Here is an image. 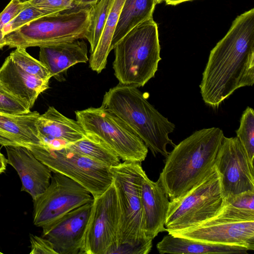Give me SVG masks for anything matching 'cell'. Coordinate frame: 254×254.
<instances>
[{
	"label": "cell",
	"instance_id": "25",
	"mask_svg": "<svg viewBox=\"0 0 254 254\" xmlns=\"http://www.w3.org/2000/svg\"><path fill=\"white\" fill-rule=\"evenodd\" d=\"M215 217L234 221H254V191H248L226 199Z\"/></svg>",
	"mask_w": 254,
	"mask_h": 254
},
{
	"label": "cell",
	"instance_id": "11",
	"mask_svg": "<svg viewBox=\"0 0 254 254\" xmlns=\"http://www.w3.org/2000/svg\"><path fill=\"white\" fill-rule=\"evenodd\" d=\"M47 189L33 200L34 224L42 227L72 210L93 200L82 185L59 173L53 172Z\"/></svg>",
	"mask_w": 254,
	"mask_h": 254
},
{
	"label": "cell",
	"instance_id": "21",
	"mask_svg": "<svg viewBox=\"0 0 254 254\" xmlns=\"http://www.w3.org/2000/svg\"><path fill=\"white\" fill-rule=\"evenodd\" d=\"M161 254H247L246 247L236 245L214 244L174 236H165L156 245Z\"/></svg>",
	"mask_w": 254,
	"mask_h": 254
},
{
	"label": "cell",
	"instance_id": "16",
	"mask_svg": "<svg viewBox=\"0 0 254 254\" xmlns=\"http://www.w3.org/2000/svg\"><path fill=\"white\" fill-rule=\"evenodd\" d=\"M37 127L42 145L53 149H60L75 142L86 135V132L76 120L69 119L50 106L39 115Z\"/></svg>",
	"mask_w": 254,
	"mask_h": 254
},
{
	"label": "cell",
	"instance_id": "2",
	"mask_svg": "<svg viewBox=\"0 0 254 254\" xmlns=\"http://www.w3.org/2000/svg\"><path fill=\"white\" fill-rule=\"evenodd\" d=\"M224 136L219 127L204 128L174 147L157 180L170 200L185 194L211 172Z\"/></svg>",
	"mask_w": 254,
	"mask_h": 254
},
{
	"label": "cell",
	"instance_id": "7",
	"mask_svg": "<svg viewBox=\"0 0 254 254\" xmlns=\"http://www.w3.org/2000/svg\"><path fill=\"white\" fill-rule=\"evenodd\" d=\"M226 203L220 177L211 172L185 194L169 201L165 223L169 234L195 227L215 217Z\"/></svg>",
	"mask_w": 254,
	"mask_h": 254
},
{
	"label": "cell",
	"instance_id": "37",
	"mask_svg": "<svg viewBox=\"0 0 254 254\" xmlns=\"http://www.w3.org/2000/svg\"><path fill=\"white\" fill-rule=\"evenodd\" d=\"M162 1H163V0H155L156 4H159L161 3Z\"/></svg>",
	"mask_w": 254,
	"mask_h": 254
},
{
	"label": "cell",
	"instance_id": "27",
	"mask_svg": "<svg viewBox=\"0 0 254 254\" xmlns=\"http://www.w3.org/2000/svg\"><path fill=\"white\" fill-rule=\"evenodd\" d=\"M236 137L244 148L250 161L254 160V111L247 107L243 112L240 126L236 130Z\"/></svg>",
	"mask_w": 254,
	"mask_h": 254
},
{
	"label": "cell",
	"instance_id": "39",
	"mask_svg": "<svg viewBox=\"0 0 254 254\" xmlns=\"http://www.w3.org/2000/svg\"></svg>",
	"mask_w": 254,
	"mask_h": 254
},
{
	"label": "cell",
	"instance_id": "34",
	"mask_svg": "<svg viewBox=\"0 0 254 254\" xmlns=\"http://www.w3.org/2000/svg\"><path fill=\"white\" fill-rule=\"evenodd\" d=\"M7 163V159L0 152V174L5 170Z\"/></svg>",
	"mask_w": 254,
	"mask_h": 254
},
{
	"label": "cell",
	"instance_id": "12",
	"mask_svg": "<svg viewBox=\"0 0 254 254\" xmlns=\"http://www.w3.org/2000/svg\"><path fill=\"white\" fill-rule=\"evenodd\" d=\"M225 200L248 191H254V163L236 137L224 136L216 158Z\"/></svg>",
	"mask_w": 254,
	"mask_h": 254
},
{
	"label": "cell",
	"instance_id": "3",
	"mask_svg": "<svg viewBox=\"0 0 254 254\" xmlns=\"http://www.w3.org/2000/svg\"><path fill=\"white\" fill-rule=\"evenodd\" d=\"M101 106L121 119L154 156L160 153L166 158L169 153L167 145L175 146L169 136L175 124L159 112L137 87L119 83L106 92Z\"/></svg>",
	"mask_w": 254,
	"mask_h": 254
},
{
	"label": "cell",
	"instance_id": "10",
	"mask_svg": "<svg viewBox=\"0 0 254 254\" xmlns=\"http://www.w3.org/2000/svg\"><path fill=\"white\" fill-rule=\"evenodd\" d=\"M120 208L113 184L93 198L80 254H115L119 243Z\"/></svg>",
	"mask_w": 254,
	"mask_h": 254
},
{
	"label": "cell",
	"instance_id": "1",
	"mask_svg": "<svg viewBox=\"0 0 254 254\" xmlns=\"http://www.w3.org/2000/svg\"><path fill=\"white\" fill-rule=\"evenodd\" d=\"M254 84V8L238 16L211 50L199 85L202 99L217 108L236 90Z\"/></svg>",
	"mask_w": 254,
	"mask_h": 254
},
{
	"label": "cell",
	"instance_id": "6",
	"mask_svg": "<svg viewBox=\"0 0 254 254\" xmlns=\"http://www.w3.org/2000/svg\"><path fill=\"white\" fill-rule=\"evenodd\" d=\"M90 6L76 7L35 19L4 35L5 46L26 49L84 38L89 25Z\"/></svg>",
	"mask_w": 254,
	"mask_h": 254
},
{
	"label": "cell",
	"instance_id": "18",
	"mask_svg": "<svg viewBox=\"0 0 254 254\" xmlns=\"http://www.w3.org/2000/svg\"><path fill=\"white\" fill-rule=\"evenodd\" d=\"M0 83L10 94L31 109L39 95L49 88V81L32 75L9 56L0 67Z\"/></svg>",
	"mask_w": 254,
	"mask_h": 254
},
{
	"label": "cell",
	"instance_id": "28",
	"mask_svg": "<svg viewBox=\"0 0 254 254\" xmlns=\"http://www.w3.org/2000/svg\"><path fill=\"white\" fill-rule=\"evenodd\" d=\"M23 70L39 78L50 80L52 77L48 68L39 61L29 55L23 48H16L9 55Z\"/></svg>",
	"mask_w": 254,
	"mask_h": 254
},
{
	"label": "cell",
	"instance_id": "19",
	"mask_svg": "<svg viewBox=\"0 0 254 254\" xmlns=\"http://www.w3.org/2000/svg\"><path fill=\"white\" fill-rule=\"evenodd\" d=\"M39 115L37 111L21 114L0 111V145L26 147L42 145L37 127Z\"/></svg>",
	"mask_w": 254,
	"mask_h": 254
},
{
	"label": "cell",
	"instance_id": "14",
	"mask_svg": "<svg viewBox=\"0 0 254 254\" xmlns=\"http://www.w3.org/2000/svg\"><path fill=\"white\" fill-rule=\"evenodd\" d=\"M93 200L42 227L58 254H80Z\"/></svg>",
	"mask_w": 254,
	"mask_h": 254
},
{
	"label": "cell",
	"instance_id": "29",
	"mask_svg": "<svg viewBox=\"0 0 254 254\" xmlns=\"http://www.w3.org/2000/svg\"><path fill=\"white\" fill-rule=\"evenodd\" d=\"M49 14L44 10L30 5L22 10L4 27L2 29L3 35L4 36L35 19Z\"/></svg>",
	"mask_w": 254,
	"mask_h": 254
},
{
	"label": "cell",
	"instance_id": "26",
	"mask_svg": "<svg viewBox=\"0 0 254 254\" xmlns=\"http://www.w3.org/2000/svg\"><path fill=\"white\" fill-rule=\"evenodd\" d=\"M114 0H97L90 6V22L84 39L90 44V54L96 49Z\"/></svg>",
	"mask_w": 254,
	"mask_h": 254
},
{
	"label": "cell",
	"instance_id": "31",
	"mask_svg": "<svg viewBox=\"0 0 254 254\" xmlns=\"http://www.w3.org/2000/svg\"><path fill=\"white\" fill-rule=\"evenodd\" d=\"M30 107L8 92L0 83V111L21 114L30 112Z\"/></svg>",
	"mask_w": 254,
	"mask_h": 254
},
{
	"label": "cell",
	"instance_id": "38",
	"mask_svg": "<svg viewBox=\"0 0 254 254\" xmlns=\"http://www.w3.org/2000/svg\"><path fill=\"white\" fill-rule=\"evenodd\" d=\"M0 254H2V253H1V252H0Z\"/></svg>",
	"mask_w": 254,
	"mask_h": 254
},
{
	"label": "cell",
	"instance_id": "35",
	"mask_svg": "<svg viewBox=\"0 0 254 254\" xmlns=\"http://www.w3.org/2000/svg\"><path fill=\"white\" fill-rule=\"evenodd\" d=\"M190 0H164L163 1H165L167 4L175 5L182 2Z\"/></svg>",
	"mask_w": 254,
	"mask_h": 254
},
{
	"label": "cell",
	"instance_id": "32",
	"mask_svg": "<svg viewBox=\"0 0 254 254\" xmlns=\"http://www.w3.org/2000/svg\"><path fill=\"white\" fill-rule=\"evenodd\" d=\"M31 5L53 14L76 7L88 6L77 0H30Z\"/></svg>",
	"mask_w": 254,
	"mask_h": 254
},
{
	"label": "cell",
	"instance_id": "5",
	"mask_svg": "<svg viewBox=\"0 0 254 254\" xmlns=\"http://www.w3.org/2000/svg\"><path fill=\"white\" fill-rule=\"evenodd\" d=\"M114 74L120 83L144 86L161 60L158 26L153 17L140 23L114 47Z\"/></svg>",
	"mask_w": 254,
	"mask_h": 254
},
{
	"label": "cell",
	"instance_id": "33",
	"mask_svg": "<svg viewBox=\"0 0 254 254\" xmlns=\"http://www.w3.org/2000/svg\"><path fill=\"white\" fill-rule=\"evenodd\" d=\"M30 254H58L51 242L44 237L30 235Z\"/></svg>",
	"mask_w": 254,
	"mask_h": 254
},
{
	"label": "cell",
	"instance_id": "9",
	"mask_svg": "<svg viewBox=\"0 0 254 254\" xmlns=\"http://www.w3.org/2000/svg\"><path fill=\"white\" fill-rule=\"evenodd\" d=\"M86 132L100 138L124 161L141 163L148 149L144 142L118 116L102 106L75 111Z\"/></svg>",
	"mask_w": 254,
	"mask_h": 254
},
{
	"label": "cell",
	"instance_id": "30",
	"mask_svg": "<svg viewBox=\"0 0 254 254\" xmlns=\"http://www.w3.org/2000/svg\"><path fill=\"white\" fill-rule=\"evenodd\" d=\"M31 5L30 0H11L0 13V49L5 46L2 29L22 10Z\"/></svg>",
	"mask_w": 254,
	"mask_h": 254
},
{
	"label": "cell",
	"instance_id": "23",
	"mask_svg": "<svg viewBox=\"0 0 254 254\" xmlns=\"http://www.w3.org/2000/svg\"><path fill=\"white\" fill-rule=\"evenodd\" d=\"M125 0H114L97 47L90 54L89 67L97 73L106 67L107 58L111 51L112 39Z\"/></svg>",
	"mask_w": 254,
	"mask_h": 254
},
{
	"label": "cell",
	"instance_id": "13",
	"mask_svg": "<svg viewBox=\"0 0 254 254\" xmlns=\"http://www.w3.org/2000/svg\"><path fill=\"white\" fill-rule=\"evenodd\" d=\"M170 234L208 243L240 246L254 250V221H234L214 217L195 227Z\"/></svg>",
	"mask_w": 254,
	"mask_h": 254
},
{
	"label": "cell",
	"instance_id": "36",
	"mask_svg": "<svg viewBox=\"0 0 254 254\" xmlns=\"http://www.w3.org/2000/svg\"><path fill=\"white\" fill-rule=\"evenodd\" d=\"M78 1L82 3L83 4L86 5L90 6L94 4H95L97 0H77Z\"/></svg>",
	"mask_w": 254,
	"mask_h": 254
},
{
	"label": "cell",
	"instance_id": "4",
	"mask_svg": "<svg viewBox=\"0 0 254 254\" xmlns=\"http://www.w3.org/2000/svg\"><path fill=\"white\" fill-rule=\"evenodd\" d=\"M120 208L119 243L115 254H147L152 240L145 233L140 186L145 171L141 163L124 161L110 168Z\"/></svg>",
	"mask_w": 254,
	"mask_h": 254
},
{
	"label": "cell",
	"instance_id": "8",
	"mask_svg": "<svg viewBox=\"0 0 254 254\" xmlns=\"http://www.w3.org/2000/svg\"><path fill=\"white\" fill-rule=\"evenodd\" d=\"M27 148L52 172L60 173L78 183L93 198L101 195L113 184L110 167L68 147L56 150L31 145Z\"/></svg>",
	"mask_w": 254,
	"mask_h": 254
},
{
	"label": "cell",
	"instance_id": "20",
	"mask_svg": "<svg viewBox=\"0 0 254 254\" xmlns=\"http://www.w3.org/2000/svg\"><path fill=\"white\" fill-rule=\"evenodd\" d=\"M39 57L52 76L59 81L65 80L64 76L70 67L89 61L87 45L78 39L40 47Z\"/></svg>",
	"mask_w": 254,
	"mask_h": 254
},
{
	"label": "cell",
	"instance_id": "24",
	"mask_svg": "<svg viewBox=\"0 0 254 254\" xmlns=\"http://www.w3.org/2000/svg\"><path fill=\"white\" fill-rule=\"evenodd\" d=\"M66 147L109 167L121 163L119 157L100 138L91 133L86 132L83 138Z\"/></svg>",
	"mask_w": 254,
	"mask_h": 254
},
{
	"label": "cell",
	"instance_id": "17",
	"mask_svg": "<svg viewBox=\"0 0 254 254\" xmlns=\"http://www.w3.org/2000/svg\"><path fill=\"white\" fill-rule=\"evenodd\" d=\"M140 192L145 235L153 240L159 233L166 231L169 198L159 182L150 180L145 172L141 179Z\"/></svg>",
	"mask_w": 254,
	"mask_h": 254
},
{
	"label": "cell",
	"instance_id": "22",
	"mask_svg": "<svg viewBox=\"0 0 254 254\" xmlns=\"http://www.w3.org/2000/svg\"><path fill=\"white\" fill-rule=\"evenodd\" d=\"M155 0H125L112 39L111 50L131 29L152 17Z\"/></svg>",
	"mask_w": 254,
	"mask_h": 254
},
{
	"label": "cell",
	"instance_id": "15",
	"mask_svg": "<svg viewBox=\"0 0 254 254\" xmlns=\"http://www.w3.org/2000/svg\"><path fill=\"white\" fill-rule=\"evenodd\" d=\"M7 163L17 171L22 183L21 191L33 198L42 194L50 185L51 170L39 160L26 147L5 146Z\"/></svg>",
	"mask_w": 254,
	"mask_h": 254
}]
</instances>
